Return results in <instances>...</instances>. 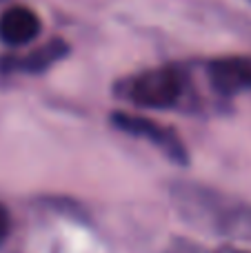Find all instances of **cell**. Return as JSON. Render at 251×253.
Wrapping results in <instances>:
<instances>
[{
	"instance_id": "cell-1",
	"label": "cell",
	"mask_w": 251,
	"mask_h": 253,
	"mask_svg": "<svg viewBox=\"0 0 251 253\" xmlns=\"http://www.w3.org/2000/svg\"><path fill=\"white\" fill-rule=\"evenodd\" d=\"M171 202L180 218L198 231L251 240V202L194 182L173 184Z\"/></svg>"
},
{
	"instance_id": "cell-2",
	"label": "cell",
	"mask_w": 251,
	"mask_h": 253,
	"mask_svg": "<svg viewBox=\"0 0 251 253\" xmlns=\"http://www.w3.org/2000/svg\"><path fill=\"white\" fill-rule=\"evenodd\" d=\"M187 89V74L180 67L165 65L147 69L127 78L120 84V96L136 107L147 109H169L182 100Z\"/></svg>"
},
{
	"instance_id": "cell-3",
	"label": "cell",
	"mask_w": 251,
	"mask_h": 253,
	"mask_svg": "<svg viewBox=\"0 0 251 253\" xmlns=\"http://www.w3.org/2000/svg\"><path fill=\"white\" fill-rule=\"evenodd\" d=\"M111 125L127 135L151 142L160 153H165L176 165H187L189 162V153H187V147L180 140V135L169 126L156 123V120L127 114V111H116V114H111Z\"/></svg>"
},
{
	"instance_id": "cell-4",
	"label": "cell",
	"mask_w": 251,
	"mask_h": 253,
	"mask_svg": "<svg viewBox=\"0 0 251 253\" xmlns=\"http://www.w3.org/2000/svg\"><path fill=\"white\" fill-rule=\"evenodd\" d=\"M207 78L222 96L251 89V56H222L207 62Z\"/></svg>"
},
{
	"instance_id": "cell-5",
	"label": "cell",
	"mask_w": 251,
	"mask_h": 253,
	"mask_svg": "<svg viewBox=\"0 0 251 253\" xmlns=\"http://www.w3.org/2000/svg\"><path fill=\"white\" fill-rule=\"evenodd\" d=\"M40 29L42 25L38 13L25 4H11L0 13V42L7 47H22L31 42L38 38Z\"/></svg>"
},
{
	"instance_id": "cell-6",
	"label": "cell",
	"mask_w": 251,
	"mask_h": 253,
	"mask_svg": "<svg viewBox=\"0 0 251 253\" xmlns=\"http://www.w3.org/2000/svg\"><path fill=\"white\" fill-rule=\"evenodd\" d=\"M67 53H69V44L62 38H53L40 44L34 51H29L27 56H2L0 58V71L2 74H16V71L40 74V71L53 67L56 62H60Z\"/></svg>"
},
{
	"instance_id": "cell-7",
	"label": "cell",
	"mask_w": 251,
	"mask_h": 253,
	"mask_svg": "<svg viewBox=\"0 0 251 253\" xmlns=\"http://www.w3.org/2000/svg\"><path fill=\"white\" fill-rule=\"evenodd\" d=\"M165 253H209V251L205 249V247L196 245L194 240H187V238H176Z\"/></svg>"
},
{
	"instance_id": "cell-8",
	"label": "cell",
	"mask_w": 251,
	"mask_h": 253,
	"mask_svg": "<svg viewBox=\"0 0 251 253\" xmlns=\"http://www.w3.org/2000/svg\"><path fill=\"white\" fill-rule=\"evenodd\" d=\"M9 231H11V215H9L7 207L0 205V245L9 238Z\"/></svg>"
},
{
	"instance_id": "cell-9",
	"label": "cell",
	"mask_w": 251,
	"mask_h": 253,
	"mask_svg": "<svg viewBox=\"0 0 251 253\" xmlns=\"http://www.w3.org/2000/svg\"><path fill=\"white\" fill-rule=\"evenodd\" d=\"M213 253H251V251H243V249H236V247H220Z\"/></svg>"
},
{
	"instance_id": "cell-10",
	"label": "cell",
	"mask_w": 251,
	"mask_h": 253,
	"mask_svg": "<svg viewBox=\"0 0 251 253\" xmlns=\"http://www.w3.org/2000/svg\"><path fill=\"white\" fill-rule=\"evenodd\" d=\"M247 2H251V0H247Z\"/></svg>"
},
{
	"instance_id": "cell-11",
	"label": "cell",
	"mask_w": 251,
	"mask_h": 253,
	"mask_svg": "<svg viewBox=\"0 0 251 253\" xmlns=\"http://www.w3.org/2000/svg\"><path fill=\"white\" fill-rule=\"evenodd\" d=\"M0 2H2V0H0Z\"/></svg>"
}]
</instances>
